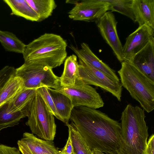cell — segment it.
I'll return each instance as SVG.
<instances>
[{"instance_id": "obj_11", "label": "cell", "mask_w": 154, "mask_h": 154, "mask_svg": "<svg viewBox=\"0 0 154 154\" xmlns=\"http://www.w3.org/2000/svg\"><path fill=\"white\" fill-rule=\"evenodd\" d=\"M154 29L144 25L129 35L122 47L123 61L131 63L135 55L154 38Z\"/></svg>"}, {"instance_id": "obj_17", "label": "cell", "mask_w": 154, "mask_h": 154, "mask_svg": "<svg viewBox=\"0 0 154 154\" xmlns=\"http://www.w3.org/2000/svg\"><path fill=\"white\" fill-rule=\"evenodd\" d=\"M77 56L72 54L67 57L64 61L63 72L60 77L62 86H71L75 85L79 76V63Z\"/></svg>"}, {"instance_id": "obj_32", "label": "cell", "mask_w": 154, "mask_h": 154, "mask_svg": "<svg viewBox=\"0 0 154 154\" xmlns=\"http://www.w3.org/2000/svg\"><path fill=\"white\" fill-rule=\"evenodd\" d=\"M19 122H15L9 124L0 125V132L2 130L9 127H11L17 125Z\"/></svg>"}, {"instance_id": "obj_14", "label": "cell", "mask_w": 154, "mask_h": 154, "mask_svg": "<svg viewBox=\"0 0 154 154\" xmlns=\"http://www.w3.org/2000/svg\"><path fill=\"white\" fill-rule=\"evenodd\" d=\"M132 8L139 26L146 25L154 29V0H133Z\"/></svg>"}, {"instance_id": "obj_20", "label": "cell", "mask_w": 154, "mask_h": 154, "mask_svg": "<svg viewBox=\"0 0 154 154\" xmlns=\"http://www.w3.org/2000/svg\"><path fill=\"white\" fill-rule=\"evenodd\" d=\"M23 88L20 78L15 75L11 78L0 93V106L12 100Z\"/></svg>"}, {"instance_id": "obj_27", "label": "cell", "mask_w": 154, "mask_h": 154, "mask_svg": "<svg viewBox=\"0 0 154 154\" xmlns=\"http://www.w3.org/2000/svg\"><path fill=\"white\" fill-rule=\"evenodd\" d=\"M16 69L6 66L0 70V93L9 80L15 75Z\"/></svg>"}, {"instance_id": "obj_10", "label": "cell", "mask_w": 154, "mask_h": 154, "mask_svg": "<svg viewBox=\"0 0 154 154\" xmlns=\"http://www.w3.org/2000/svg\"><path fill=\"white\" fill-rule=\"evenodd\" d=\"M117 23L114 14L109 11L106 12L96 23L102 36L122 63L123 61V46L117 32Z\"/></svg>"}, {"instance_id": "obj_24", "label": "cell", "mask_w": 154, "mask_h": 154, "mask_svg": "<svg viewBox=\"0 0 154 154\" xmlns=\"http://www.w3.org/2000/svg\"><path fill=\"white\" fill-rule=\"evenodd\" d=\"M109 4V10L116 11L129 17L135 22L132 8L133 0H106Z\"/></svg>"}, {"instance_id": "obj_31", "label": "cell", "mask_w": 154, "mask_h": 154, "mask_svg": "<svg viewBox=\"0 0 154 154\" xmlns=\"http://www.w3.org/2000/svg\"><path fill=\"white\" fill-rule=\"evenodd\" d=\"M18 149L22 154H32L28 146L20 140L17 142Z\"/></svg>"}, {"instance_id": "obj_23", "label": "cell", "mask_w": 154, "mask_h": 154, "mask_svg": "<svg viewBox=\"0 0 154 154\" xmlns=\"http://www.w3.org/2000/svg\"><path fill=\"white\" fill-rule=\"evenodd\" d=\"M68 128L75 154H93L84 139L73 124H66Z\"/></svg>"}, {"instance_id": "obj_12", "label": "cell", "mask_w": 154, "mask_h": 154, "mask_svg": "<svg viewBox=\"0 0 154 154\" xmlns=\"http://www.w3.org/2000/svg\"><path fill=\"white\" fill-rule=\"evenodd\" d=\"M131 63L154 81V38L135 55Z\"/></svg>"}, {"instance_id": "obj_30", "label": "cell", "mask_w": 154, "mask_h": 154, "mask_svg": "<svg viewBox=\"0 0 154 154\" xmlns=\"http://www.w3.org/2000/svg\"><path fill=\"white\" fill-rule=\"evenodd\" d=\"M143 154H154V134H152L147 142L146 150Z\"/></svg>"}, {"instance_id": "obj_6", "label": "cell", "mask_w": 154, "mask_h": 154, "mask_svg": "<svg viewBox=\"0 0 154 154\" xmlns=\"http://www.w3.org/2000/svg\"><path fill=\"white\" fill-rule=\"evenodd\" d=\"M52 69L46 65L24 62L16 69L15 76L22 79L25 88L37 89L46 87L56 90L61 86L60 77L55 74Z\"/></svg>"}, {"instance_id": "obj_15", "label": "cell", "mask_w": 154, "mask_h": 154, "mask_svg": "<svg viewBox=\"0 0 154 154\" xmlns=\"http://www.w3.org/2000/svg\"><path fill=\"white\" fill-rule=\"evenodd\" d=\"M20 140L29 149L32 154H60L53 141L43 140L32 133L25 132Z\"/></svg>"}, {"instance_id": "obj_4", "label": "cell", "mask_w": 154, "mask_h": 154, "mask_svg": "<svg viewBox=\"0 0 154 154\" xmlns=\"http://www.w3.org/2000/svg\"><path fill=\"white\" fill-rule=\"evenodd\" d=\"M122 86L142 109L149 113L154 109V81L131 63L123 61L118 71Z\"/></svg>"}, {"instance_id": "obj_8", "label": "cell", "mask_w": 154, "mask_h": 154, "mask_svg": "<svg viewBox=\"0 0 154 154\" xmlns=\"http://www.w3.org/2000/svg\"><path fill=\"white\" fill-rule=\"evenodd\" d=\"M55 90L68 97L73 108L84 106L97 109L104 105L103 99L96 89L84 83L79 77L74 85L61 86Z\"/></svg>"}, {"instance_id": "obj_9", "label": "cell", "mask_w": 154, "mask_h": 154, "mask_svg": "<svg viewBox=\"0 0 154 154\" xmlns=\"http://www.w3.org/2000/svg\"><path fill=\"white\" fill-rule=\"evenodd\" d=\"M109 6L106 0L78 1L68 12L69 17L74 20L96 23L109 11Z\"/></svg>"}, {"instance_id": "obj_28", "label": "cell", "mask_w": 154, "mask_h": 154, "mask_svg": "<svg viewBox=\"0 0 154 154\" xmlns=\"http://www.w3.org/2000/svg\"><path fill=\"white\" fill-rule=\"evenodd\" d=\"M0 154H20L18 148L0 144Z\"/></svg>"}, {"instance_id": "obj_2", "label": "cell", "mask_w": 154, "mask_h": 154, "mask_svg": "<svg viewBox=\"0 0 154 154\" xmlns=\"http://www.w3.org/2000/svg\"><path fill=\"white\" fill-rule=\"evenodd\" d=\"M144 110L128 104L121 118L119 148L117 154H143L149 136Z\"/></svg>"}, {"instance_id": "obj_18", "label": "cell", "mask_w": 154, "mask_h": 154, "mask_svg": "<svg viewBox=\"0 0 154 154\" xmlns=\"http://www.w3.org/2000/svg\"><path fill=\"white\" fill-rule=\"evenodd\" d=\"M10 8L13 14L32 21L38 22V15L26 0H4Z\"/></svg>"}, {"instance_id": "obj_26", "label": "cell", "mask_w": 154, "mask_h": 154, "mask_svg": "<svg viewBox=\"0 0 154 154\" xmlns=\"http://www.w3.org/2000/svg\"><path fill=\"white\" fill-rule=\"evenodd\" d=\"M36 91L42 97L54 116L62 121V119L57 111L54 101L49 92L48 87H42L39 88L37 89Z\"/></svg>"}, {"instance_id": "obj_16", "label": "cell", "mask_w": 154, "mask_h": 154, "mask_svg": "<svg viewBox=\"0 0 154 154\" xmlns=\"http://www.w3.org/2000/svg\"><path fill=\"white\" fill-rule=\"evenodd\" d=\"M48 88L62 121L65 124L69 123L73 108L70 100L66 95L55 89Z\"/></svg>"}, {"instance_id": "obj_21", "label": "cell", "mask_w": 154, "mask_h": 154, "mask_svg": "<svg viewBox=\"0 0 154 154\" xmlns=\"http://www.w3.org/2000/svg\"><path fill=\"white\" fill-rule=\"evenodd\" d=\"M38 16V22L51 16L57 5L54 0H26Z\"/></svg>"}, {"instance_id": "obj_3", "label": "cell", "mask_w": 154, "mask_h": 154, "mask_svg": "<svg viewBox=\"0 0 154 154\" xmlns=\"http://www.w3.org/2000/svg\"><path fill=\"white\" fill-rule=\"evenodd\" d=\"M66 41L61 36L45 33L26 45L23 53L24 62L60 66L67 57Z\"/></svg>"}, {"instance_id": "obj_1", "label": "cell", "mask_w": 154, "mask_h": 154, "mask_svg": "<svg viewBox=\"0 0 154 154\" xmlns=\"http://www.w3.org/2000/svg\"><path fill=\"white\" fill-rule=\"evenodd\" d=\"M70 120L90 149L117 154L121 125L102 111L89 107H74Z\"/></svg>"}, {"instance_id": "obj_13", "label": "cell", "mask_w": 154, "mask_h": 154, "mask_svg": "<svg viewBox=\"0 0 154 154\" xmlns=\"http://www.w3.org/2000/svg\"><path fill=\"white\" fill-rule=\"evenodd\" d=\"M81 48L79 49L72 45L69 46L76 54H79L92 66L111 78L117 81H120L115 71L99 59L92 52L88 44L83 42L81 44Z\"/></svg>"}, {"instance_id": "obj_22", "label": "cell", "mask_w": 154, "mask_h": 154, "mask_svg": "<svg viewBox=\"0 0 154 154\" xmlns=\"http://www.w3.org/2000/svg\"><path fill=\"white\" fill-rule=\"evenodd\" d=\"M0 42L7 51L22 54L26 45L13 33L0 30Z\"/></svg>"}, {"instance_id": "obj_7", "label": "cell", "mask_w": 154, "mask_h": 154, "mask_svg": "<svg viewBox=\"0 0 154 154\" xmlns=\"http://www.w3.org/2000/svg\"><path fill=\"white\" fill-rule=\"evenodd\" d=\"M79 58V78L85 84L99 87L121 101L122 86L120 81L113 79L94 68L76 54Z\"/></svg>"}, {"instance_id": "obj_25", "label": "cell", "mask_w": 154, "mask_h": 154, "mask_svg": "<svg viewBox=\"0 0 154 154\" xmlns=\"http://www.w3.org/2000/svg\"><path fill=\"white\" fill-rule=\"evenodd\" d=\"M26 117H27L26 114L22 110L10 112L8 109V103L0 106V125L19 122L21 119Z\"/></svg>"}, {"instance_id": "obj_19", "label": "cell", "mask_w": 154, "mask_h": 154, "mask_svg": "<svg viewBox=\"0 0 154 154\" xmlns=\"http://www.w3.org/2000/svg\"><path fill=\"white\" fill-rule=\"evenodd\" d=\"M37 89L24 87L12 100L8 103V109L12 112L22 110L31 102Z\"/></svg>"}, {"instance_id": "obj_5", "label": "cell", "mask_w": 154, "mask_h": 154, "mask_svg": "<svg viewBox=\"0 0 154 154\" xmlns=\"http://www.w3.org/2000/svg\"><path fill=\"white\" fill-rule=\"evenodd\" d=\"M26 111L28 119L26 124L32 133L45 140L53 141L56 131L54 116L37 91Z\"/></svg>"}, {"instance_id": "obj_29", "label": "cell", "mask_w": 154, "mask_h": 154, "mask_svg": "<svg viewBox=\"0 0 154 154\" xmlns=\"http://www.w3.org/2000/svg\"><path fill=\"white\" fill-rule=\"evenodd\" d=\"M60 154H75L69 132L66 144L61 151L60 152Z\"/></svg>"}, {"instance_id": "obj_33", "label": "cell", "mask_w": 154, "mask_h": 154, "mask_svg": "<svg viewBox=\"0 0 154 154\" xmlns=\"http://www.w3.org/2000/svg\"><path fill=\"white\" fill-rule=\"evenodd\" d=\"M92 152L93 154H105L103 152L97 149H94Z\"/></svg>"}]
</instances>
